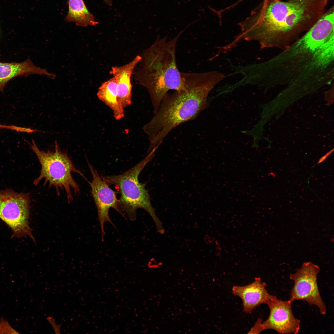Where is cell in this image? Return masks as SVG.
<instances>
[{
    "mask_svg": "<svg viewBox=\"0 0 334 334\" xmlns=\"http://www.w3.org/2000/svg\"><path fill=\"white\" fill-rule=\"evenodd\" d=\"M334 22L323 15L303 35L266 62L268 84L317 87L334 78Z\"/></svg>",
    "mask_w": 334,
    "mask_h": 334,
    "instance_id": "6da1fadb",
    "label": "cell"
},
{
    "mask_svg": "<svg viewBox=\"0 0 334 334\" xmlns=\"http://www.w3.org/2000/svg\"><path fill=\"white\" fill-rule=\"evenodd\" d=\"M330 0H269L242 22L245 40L261 49L282 50L308 31L323 15Z\"/></svg>",
    "mask_w": 334,
    "mask_h": 334,
    "instance_id": "7a4b0ae2",
    "label": "cell"
},
{
    "mask_svg": "<svg viewBox=\"0 0 334 334\" xmlns=\"http://www.w3.org/2000/svg\"><path fill=\"white\" fill-rule=\"evenodd\" d=\"M183 87L167 93L157 111L143 126L150 143L148 150L159 147L169 133L180 125L195 119L209 106L211 91L225 77L220 72H181Z\"/></svg>",
    "mask_w": 334,
    "mask_h": 334,
    "instance_id": "3957f363",
    "label": "cell"
},
{
    "mask_svg": "<svg viewBox=\"0 0 334 334\" xmlns=\"http://www.w3.org/2000/svg\"><path fill=\"white\" fill-rule=\"evenodd\" d=\"M181 31L173 38L168 40L167 36L158 35L153 43L141 55V67L135 72L139 83L148 90L155 113L161 101L170 90L178 91L184 87L183 79L176 60L177 43Z\"/></svg>",
    "mask_w": 334,
    "mask_h": 334,
    "instance_id": "277c9868",
    "label": "cell"
},
{
    "mask_svg": "<svg viewBox=\"0 0 334 334\" xmlns=\"http://www.w3.org/2000/svg\"><path fill=\"white\" fill-rule=\"evenodd\" d=\"M157 149H152L148 155L136 165L118 175L102 176L108 185H114L120 194L118 206L120 212H125L131 221L136 218V210L139 208L147 211L151 216L156 229L160 233L164 231L162 223L155 214L150 201L145 184L139 182L138 177L146 165L153 158Z\"/></svg>",
    "mask_w": 334,
    "mask_h": 334,
    "instance_id": "5b68a950",
    "label": "cell"
},
{
    "mask_svg": "<svg viewBox=\"0 0 334 334\" xmlns=\"http://www.w3.org/2000/svg\"><path fill=\"white\" fill-rule=\"evenodd\" d=\"M32 143L29 144L31 148L36 154L41 166L40 175L34 180V184L36 185L44 179V186L48 184L49 187H55L59 194V188L64 190L68 202H71L73 200L71 189L76 194L79 193L80 191L79 186L73 178L72 173H77L86 178L76 169L67 153L61 150L57 141L53 151L41 150L33 139Z\"/></svg>",
    "mask_w": 334,
    "mask_h": 334,
    "instance_id": "8992f818",
    "label": "cell"
},
{
    "mask_svg": "<svg viewBox=\"0 0 334 334\" xmlns=\"http://www.w3.org/2000/svg\"><path fill=\"white\" fill-rule=\"evenodd\" d=\"M30 203L28 194L9 189L0 190V219L12 231L11 238L28 236L35 243L29 225Z\"/></svg>",
    "mask_w": 334,
    "mask_h": 334,
    "instance_id": "52a82bcc",
    "label": "cell"
},
{
    "mask_svg": "<svg viewBox=\"0 0 334 334\" xmlns=\"http://www.w3.org/2000/svg\"><path fill=\"white\" fill-rule=\"evenodd\" d=\"M319 267L310 262L304 263L301 267L289 278L294 282L289 300L292 302L304 300L309 304L317 306L320 314L325 315L326 306L321 298L318 285L317 276Z\"/></svg>",
    "mask_w": 334,
    "mask_h": 334,
    "instance_id": "ba28073f",
    "label": "cell"
},
{
    "mask_svg": "<svg viewBox=\"0 0 334 334\" xmlns=\"http://www.w3.org/2000/svg\"><path fill=\"white\" fill-rule=\"evenodd\" d=\"M292 302L283 301L273 296L267 302L270 313L267 319L257 320L249 333H259L266 329H272L282 334H297L300 328V321L293 315Z\"/></svg>",
    "mask_w": 334,
    "mask_h": 334,
    "instance_id": "9c48e42d",
    "label": "cell"
},
{
    "mask_svg": "<svg viewBox=\"0 0 334 334\" xmlns=\"http://www.w3.org/2000/svg\"><path fill=\"white\" fill-rule=\"evenodd\" d=\"M92 179L89 182L91 189V193L96 207L98 219L101 228L102 240L105 234L104 224L105 222L111 223L114 226L111 220L109 210L112 208L121 214L118 206L117 192L112 190L99 175L97 171L87 160Z\"/></svg>",
    "mask_w": 334,
    "mask_h": 334,
    "instance_id": "30bf717a",
    "label": "cell"
},
{
    "mask_svg": "<svg viewBox=\"0 0 334 334\" xmlns=\"http://www.w3.org/2000/svg\"><path fill=\"white\" fill-rule=\"evenodd\" d=\"M267 284L262 282L259 277H256L252 282L243 286H234L233 294L239 297L242 302L243 311L251 312L262 303L266 304L273 295L266 289Z\"/></svg>",
    "mask_w": 334,
    "mask_h": 334,
    "instance_id": "8fae6325",
    "label": "cell"
},
{
    "mask_svg": "<svg viewBox=\"0 0 334 334\" xmlns=\"http://www.w3.org/2000/svg\"><path fill=\"white\" fill-rule=\"evenodd\" d=\"M141 59V55H138L125 65L112 67L110 71V73L116 80L118 100L124 108L131 104L132 86L131 77L135 68Z\"/></svg>",
    "mask_w": 334,
    "mask_h": 334,
    "instance_id": "7c38bea8",
    "label": "cell"
},
{
    "mask_svg": "<svg viewBox=\"0 0 334 334\" xmlns=\"http://www.w3.org/2000/svg\"><path fill=\"white\" fill-rule=\"evenodd\" d=\"M34 74L46 75L52 79L56 77L46 69L35 66L29 57L21 62H0V92H3L6 84L13 78L23 75L27 77Z\"/></svg>",
    "mask_w": 334,
    "mask_h": 334,
    "instance_id": "4fadbf2b",
    "label": "cell"
},
{
    "mask_svg": "<svg viewBox=\"0 0 334 334\" xmlns=\"http://www.w3.org/2000/svg\"><path fill=\"white\" fill-rule=\"evenodd\" d=\"M97 95L100 101L112 110L116 120L124 117V108L118 100L117 82L113 77L102 84L98 88Z\"/></svg>",
    "mask_w": 334,
    "mask_h": 334,
    "instance_id": "5bb4252c",
    "label": "cell"
},
{
    "mask_svg": "<svg viewBox=\"0 0 334 334\" xmlns=\"http://www.w3.org/2000/svg\"><path fill=\"white\" fill-rule=\"evenodd\" d=\"M68 10L65 20L81 27L99 24L88 10L83 0H68Z\"/></svg>",
    "mask_w": 334,
    "mask_h": 334,
    "instance_id": "9a60e30c",
    "label": "cell"
},
{
    "mask_svg": "<svg viewBox=\"0 0 334 334\" xmlns=\"http://www.w3.org/2000/svg\"><path fill=\"white\" fill-rule=\"evenodd\" d=\"M10 325L8 321L3 317L0 320V334H19Z\"/></svg>",
    "mask_w": 334,
    "mask_h": 334,
    "instance_id": "2e32d148",
    "label": "cell"
},
{
    "mask_svg": "<svg viewBox=\"0 0 334 334\" xmlns=\"http://www.w3.org/2000/svg\"><path fill=\"white\" fill-rule=\"evenodd\" d=\"M0 128H6L17 132H24L27 133H32L36 132L37 130L32 129L29 128H26L17 126L14 125H6L0 124Z\"/></svg>",
    "mask_w": 334,
    "mask_h": 334,
    "instance_id": "e0dca14e",
    "label": "cell"
},
{
    "mask_svg": "<svg viewBox=\"0 0 334 334\" xmlns=\"http://www.w3.org/2000/svg\"><path fill=\"white\" fill-rule=\"evenodd\" d=\"M46 319L51 325L55 334H60V329L62 324L57 325L55 323L54 319L51 316H49Z\"/></svg>",
    "mask_w": 334,
    "mask_h": 334,
    "instance_id": "ac0fdd59",
    "label": "cell"
},
{
    "mask_svg": "<svg viewBox=\"0 0 334 334\" xmlns=\"http://www.w3.org/2000/svg\"><path fill=\"white\" fill-rule=\"evenodd\" d=\"M333 149L326 154L324 156L322 157L319 160L318 164H319L323 162L326 158L333 152Z\"/></svg>",
    "mask_w": 334,
    "mask_h": 334,
    "instance_id": "d6986e66",
    "label": "cell"
},
{
    "mask_svg": "<svg viewBox=\"0 0 334 334\" xmlns=\"http://www.w3.org/2000/svg\"><path fill=\"white\" fill-rule=\"evenodd\" d=\"M105 2L107 5L110 6L112 4V2L110 0H103Z\"/></svg>",
    "mask_w": 334,
    "mask_h": 334,
    "instance_id": "ffe728a7",
    "label": "cell"
}]
</instances>
